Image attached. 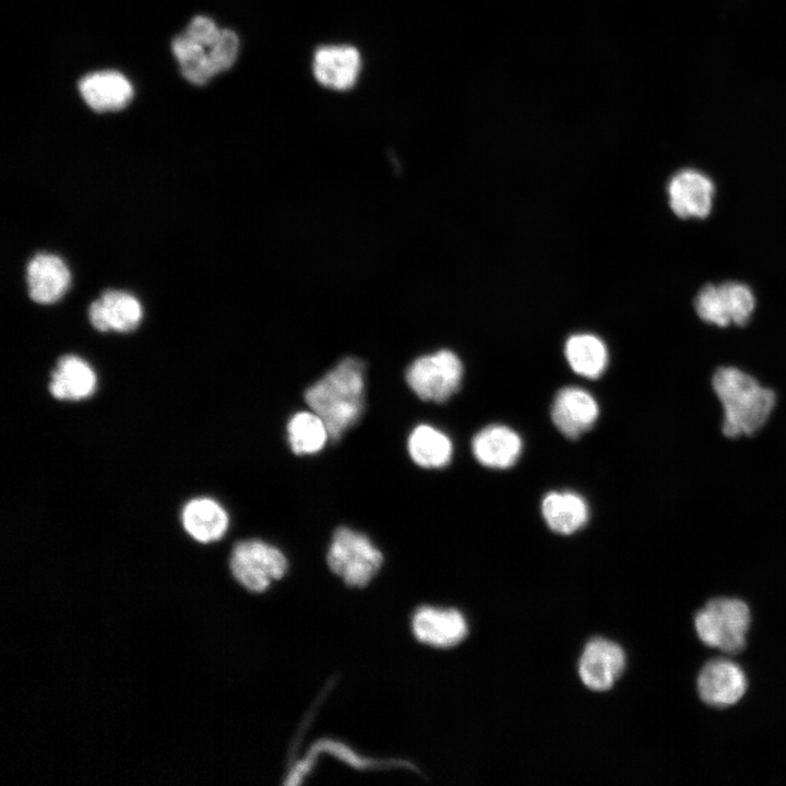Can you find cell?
<instances>
[{
    "label": "cell",
    "mask_w": 786,
    "mask_h": 786,
    "mask_svg": "<svg viewBox=\"0 0 786 786\" xmlns=\"http://www.w3.org/2000/svg\"><path fill=\"white\" fill-rule=\"evenodd\" d=\"M361 70L359 50L349 45H325L313 55L314 79L324 87L346 91L355 86Z\"/></svg>",
    "instance_id": "13"
},
{
    "label": "cell",
    "mask_w": 786,
    "mask_h": 786,
    "mask_svg": "<svg viewBox=\"0 0 786 786\" xmlns=\"http://www.w3.org/2000/svg\"><path fill=\"white\" fill-rule=\"evenodd\" d=\"M85 103L95 111H116L124 108L133 96L128 79L117 71H99L85 75L79 83Z\"/></svg>",
    "instance_id": "17"
},
{
    "label": "cell",
    "mask_w": 786,
    "mask_h": 786,
    "mask_svg": "<svg viewBox=\"0 0 786 786\" xmlns=\"http://www.w3.org/2000/svg\"><path fill=\"white\" fill-rule=\"evenodd\" d=\"M407 450L414 463L424 468H441L448 465L453 453L450 438L439 429L421 424L413 429Z\"/></svg>",
    "instance_id": "22"
},
{
    "label": "cell",
    "mask_w": 786,
    "mask_h": 786,
    "mask_svg": "<svg viewBox=\"0 0 786 786\" xmlns=\"http://www.w3.org/2000/svg\"><path fill=\"white\" fill-rule=\"evenodd\" d=\"M750 621V609L742 600L714 598L696 612L694 627L705 645L738 654L746 646Z\"/></svg>",
    "instance_id": "4"
},
{
    "label": "cell",
    "mask_w": 786,
    "mask_h": 786,
    "mask_svg": "<svg viewBox=\"0 0 786 786\" xmlns=\"http://www.w3.org/2000/svg\"><path fill=\"white\" fill-rule=\"evenodd\" d=\"M541 512L549 528L564 535L580 529L588 517L585 500L570 491L548 493L543 500Z\"/></svg>",
    "instance_id": "21"
},
{
    "label": "cell",
    "mask_w": 786,
    "mask_h": 786,
    "mask_svg": "<svg viewBox=\"0 0 786 786\" xmlns=\"http://www.w3.org/2000/svg\"><path fill=\"white\" fill-rule=\"evenodd\" d=\"M96 373L79 356L66 355L59 358L51 373L49 391L58 400L79 401L91 396L96 389Z\"/></svg>",
    "instance_id": "19"
},
{
    "label": "cell",
    "mask_w": 786,
    "mask_h": 786,
    "mask_svg": "<svg viewBox=\"0 0 786 786\" xmlns=\"http://www.w3.org/2000/svg\"><path fill=\"white\" fill-rule=\"evenodd\" d=\"M412 630L421 643L434 647H452L467 635L465 617L454 608L422 606L412 618Z\"/></svg>",
    "instance_id": "10"
},
{
    "label": "cell",
    "mask_w": 786,
    "mask_h": 786,
    "mask_svg": "<svg viewBox=\"0 0 786 786\" xmlns=\"http://www.w3.org/2000/svg\"><path fill=\"white\" fill-rule=\"evenodd\" d=\"M305 400L324 420L331 440H340L364 412L365 365L354 357L342 359L306 390Z\"/></svg>",
    "instance_id": "2"
},
{
    "label": "cell",
    "mask_w": 786,
    "mask_h": 786,
    "mask_svg": "<svg viewBox=\"0 0 786 786\" xmlns=\"http://www.w3.org/2000/svg\"><path fill=\"white\" fill-rule=\"evenodd\" d=\"M565 356L574 372L590 379L598 378L608 361L605 344L592 334L571 336L565 344Z\"/></svg>",
    "instance_id": "24"
},
{
    "label": "cell",
    "mask_w": 786,
    "mask_h": 786,
    "mask_svg": "<svg viewBox=\"0 0 786 786\" xmlns=\"http://www.w3.org/2000/svg\"><path fill=\"white\" fill-rule=\"evenodd\" d=\"M711 385L723 409L722 431L728 438L754 434L776 406L775 391L737 367L717 368Z\"/></svg>",
    "instance_id": "1"
},
{
    "label": "cell",
    "mask_w": 786,
    "mask_h": 786,
    "mask_svg": "<svg viewBox=\"0 0 786 786\" xmlns=\"http://www.w3.org/2000/svg\"><path fill=\"white\" fill-rule=\"evenodd\" d=\"M463 364L453 352L441 349L415 359L405 379L412 391L424 401L441 403L461 385Z\"/></svg>",
    "instance_id": "7"
},
{
    "label": "cell",
    "mask_w": 786,
    "mask_h": 786,
    "mask_svg": "<svg viewBox=\"0 0 786 786\" xmlns=\"http://www.w3.org/2000/svg\"><path fill=\"white\" fill-rule=\"evenodd\" d=\"M287 559L275 546L260 539L237 543L230 553L229 568L235 580L252 593H262L284 576Z\"/></svg>",
    "instance_id": "6"
},
{
    "label": "cell",
    "mask_w": 786,
    "mask_h": 786,
    "mask_svg": "<svg viewBox=\"0 0 786 786\" xmlns=\"http://www.w3.org/2000/svg\"><path fill=\"white\" fill-rule=\"evenodd\" d=\"M142 314L140 301L121 290H106L88 310L91 323L102 332H130L140 324Z\"/></svg>",
    "instance_id": "15"
},
{
    "label": "cell",
    "mask_w": 786,
    "mask_h": 786,
    "mask_svg": "<svg viewBox=\"0 0 786 786\" xmlns=\"http://www.w3.org/2000/svg\"><path fill=\"white\" fill-rule=\"evenodd\" d=\"M626 654L620 645L603 638L591 640L581 655L579 675L591 690H609L620 678Z\"/></svg>",
    "instance_id": "9"
},
{
    "label": "cell",
    "mask_w": 786,
    "mask_h": 786,
    "mask_svg": "<svg viewBox=\"0 0 786 786\" xmlns=\"http://www.w3.org/2000/svg\"><path fill=\"white\" fill-rule=\"evenodd\" d=\"M286 430L289 446L298 455L318 453L331 439L324 420L312 409L293 415Z\"/></svg>",
    "instance_id": "23"
},
{
    "label": "cell",
    "mask_w": 786,
    "mask_h": 786,
    "mask_svg": "<svg viewBox=\"0 0 786 786\" xmlns=\"http://www.w3.org/2000/svg\"><path fill=\"white\" fill-rule=\"evenodd\" d=\"M171 47L183 76L202 85L235 63L239 38L210 17L198 15L175 37Z\"/></svg>",
    "instance_id": "3"
},
{
    "label": "cell",
    "mask_w": 786,
    "mask_h": 786,
    "mask_svg": "<svg viewBox=\"0 0 786 786\" xmlns=\"http://www.w3.org/2000/svg\"><path fill=\"white\" fill-rule=\"evenodd\" d=\"M747 690V678L737 664L718 658L705 664L698 678L701 700L714 707L737 703Z\"/></svg>",
    "instance_id": "11"
},
{
    "label": "cell",
    "mask_w": 786,
    "mask_h": 786,
    "mask_svg": "<svg viewBox=\"0 0 786 786\" xmlns=\"http://www.w3.org/2000/svg\"><path fill=\"white\" fill-rule=\"evenodd\" d=\"M715 187L713 181L696 169H682L668 183L669 205L681 218H704L713 204Z\"/></svg>",
    "instance_id": "12"
},
{
    "label": "cell",
    "mask_w": 786,
    "mask_h": 786,
    "mask_svg": "<svg viewBox=\"0 0 786 786\" xmlns=\"http://www.w3.org/2000/svg\"><path fill=\"white\" fill-rule=\"evenodd\" d=\"M598 412V405L588 392L568 386L556 395L551 418L562 434L575 439L593 427Z\"/></svg>",
    "instance_id": "14"
},
{
    "label": "cell",
    "mask_w": 786,
    "mask_h": 786,
    "mask_svg": "<svg viewBox=\"0 0 786 786\" xmlns=\"http://www.w3.org/2000/svg\"><path fill=\"white\" fill-rule=\"evenodd\" d=\"M755 307L751 289L736 282L707 284L695 297L696 314L706 323L725 327L747 324Z\"/></svg>",
    "instance_id": "8"
},
{
    "label": "cell",
    "mask_w": 786,
    "mask_h": 786,
    "mask_svg": "<svg viewBox=\"0 0 786 786\" xmlns=\"http://www.w3.org/2000/svg\"><path fill=\"white\" fill-rule=\"evenodd\" d=\"M326 561L347 585L362 587L380 570L383 556L365 534L338 527L327 549Z\"/></svg>",
    "instance_id": "5"
},
{
    "label": "cell",
    "mask_w": 786,
    "mask_h": 786,
    "mask_svg": "<svg viewBox=\"0 0 786 786\" xmlns=\"http://www.w3.org/2000/svg\"><path fill=\"white\" fill-rule=\"evenodd\" d=\"M476 460L484 466L504 469L512 466L522 451L517 433L505 426H488L472 441Z\"/></svg>",
    "instance_id": "18"
},
{
    "label": "cell",
    "mask_w": 786,
    "mask_h": 786,
    "mask_svg": "<svg viewBox=\"0 0 786 786\" xmlns=\"http://www.w3.org/2000/svg\"><path fill=\"white\" fill-rule=\"evenodd\" d=\"M26 279L31 298L38 303H52L68 290L71 275L58 255L38 253L27 264Z\"/></svg>",
    "instance_id": "16"
},
{
    "label": "cell",
    "mask_w": 786,
    "mask_h": 786,
    "mask_svg": "<svg viewBox=\"0 0 786 786\" xmlns=\"http://www.w3.org/2000/svg\"><path fill=\"white\" fill-rule=\"evenodd\" d=\"M184 531L196 541L209 544L219 540L227 532L229 519L226 510L211 498H195L182 509Z\"/></svg>",
    "instance_id": "20"
}]
</instances>
